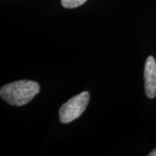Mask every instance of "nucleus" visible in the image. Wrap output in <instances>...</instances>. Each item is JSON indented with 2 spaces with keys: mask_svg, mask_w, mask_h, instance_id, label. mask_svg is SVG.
Segmentation results:
<instances>
[{
  "mask_svg": "<svg viewBox=\"0 0 156 156\" xmlns=\"http://www.w3.org/2000/svg\"><path fill=\"white\" fill-rule=\"evenodd\" d=\"M148 155L149 156H156V148L155 149H154L153 151L151 152V153H150L148 154Z\"/></svg>",
  "mask_w": 156,
  "mask_h": 156,
  "instance_id": "5",
  "label": "nucleus"
},
{
  "mask_svg": "<svg viewBox=\"0 0 156 156\" xmlns=\"http://www.w3.org/2000/svg\"><path fill=\"white\" fill-rule=\"evenodd\" d=\"M40 91L39 84L31 80H20L4 85L0 95L11 106H21L27 104Z\"/></svg>",
  "mask_w": 156,
  "mask_h": 156,
  "instance_id": "1",
  "label": "nucleus"
},
{
  "mask_svg": "<svg viewBox=\"0 0 156 156\" xmlns=\"http://www.w3.org/2000/svg\"><path fill=\"white\" fill-rule=\"evenodd\" d=\"M86 1L87 0H62V5L65 8L73 9L83 5Z\"/></svg>",
  "mask_w": 156,
  "mask_h": 156,
  "instance_id": "4",
  "label": "nucleus"
},
{
  "mask_svg": "<svg viewBox=\"0 0 156 156\" xmlns=\"http://www.w3.org/2000/svg\"><path fill=\"white\" fill-rule=\"evenodd\" d=\"M90 101V94L85 91L72 98L59 109V119L63 124H69L85 112Z\"/></svg>",
  "mask_w": 156,
  "mask_h": 156,
  "instance_id": "2",
  "label": "nucleus"
},
{
  "mask_svg": "<svg viewBox=\"0 0 156 156\" xmlns=\"http://www.w3.org/2000/svg\"><path fill=\"white\" fill-rule=\"evenodd\" d=\"M144 78L146 95L149 98H154L156 96V62L152 56L146 60Z\"/></svg>",
  "mask_w": 156,
  "mask_h": 156,
  "instance_id": "3",
  "label": "nucleus"
}]
</instances>
